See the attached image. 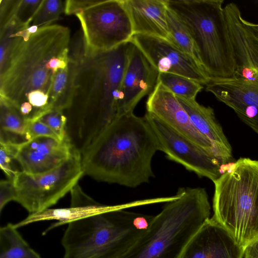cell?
<instances>
[{
    "instance_id": "6da1fadb",
    "label": "cell",
    "mask_w": 258,
    "mask_h": 258,
    "mask_svg": "<svg viewBox=\"0 0 258 258\" xmlns=\"http://www.w3.org/2000/svg\"><path fill=\"white\" fill-rule=\"evenodd\" d=\"M130 41L110 50L80 58L77 88L67 109V135L81 153L119 117L120 87L127 64Z\"/></svg>"
},
{
    "instance_id": "7a4b0ae2",
    "label": "cell",
    "mask_w": 258,
    "mask_h": 258,
    "mask_svg": "<svg viewBox=\"0 0 258 258\" xmlns=\"http://www.w3.org/2000/svg\"><path fill=\"white\" fill-rule=\"evenodd\" d=\"M158 150L145 117L131 112L116 119L81 153L84 175L136 187L154 177L151 163Z\"/></svg>"
},
{
    "instance_id": "3957f363",
    "label": "cell",
    "mask_w": 258,
    "mask_h": 258,
    "mask_svg": "<svg viewBox=\"0 0 258 258\" xmlns=\"http://www.w3.org/2000/svg\"><path fill=\"white\" fill-rule=\"evenodd\" d=\"M15 35L6 66L0 73V96L18 109L31 91L48 94L53 75L47 64L70 49V31L50 25L39 27L28 38Z\"/></svg>"
},
{
    "instance_id": "277c9868",
    "label": "cell",
    "mask_w": 258,
    "mask_h": 258,
    "mask_svg": "<svg viewBox=\"0 0 258 258\" xmlns=\"http://www.w3.org/2000/svg\"><path fill=\"white\" fill-rule=\"evenodd\" d=\"M179 197L167 202L146 231L120 258H180L187 244L210 218L206 189L180 187Z\"/></svg>"
},
{
    "instance_id": "5b68a950",
    "label": "cell",
    "mask_w": 258,
    "mask_h": 258,
    "mask_svg": "<svg viewBox=\"0 0 258 258\" xmlns=\"http://www.w3.org/2000/svg\"><path fill=\"white\" fill-rule=\"evenodd\" d=\"M153 218L119 209L71 222L61 240L63 258H120Z\"/></svg>"
},
{
    "instance_id": "8992f818",
    "label": "cell",
    "mask_w": 258,
    "mask_h": 258,
    "mask_svg": "<svg viewBox=\"0 0 258 258\" xmlns=\"http://www.w3.org/2000/svg\"><path fill=\"white\" fill-rule=\"evenodd\" d=\"M213 182L212 217L244 249L258 240V160L240 158Z\"/></svg>"
},
{
    "instance_id": "52a82bcc",
    "label": "cell",
    "mask_w": 258,
    "mask_h": 258,
    "mask_svg": "<svg viewBox=\"0 0 258 258\" xmlns=\"http://www.w3.org/2000/svg\"><path fill=\"white\" fill-rule=\"evenodd\" d=\"M223 0H166L189 31L210 80L233 78L236 64Z\"/></svg>"
},
{
    "instance_id": "ba28073f",
    "label": "cell",
    "mask_w": 258,
    "mask_h": 258,
    "mask_svg": "<svg viewBox=\"0 0 258 258\" xmlns=\"http://www.w3.org/2000/svg\"><path fill=\"white\" fill-rule=\"evenodd\" d=\"M84 175L80 152L75 149L61 164L47 172H18L14 180L15 201L30 214L50 208L78 184Z\"/></svg>"
},
{
    "instance_id": "9c48e42d",
    "label": "cell",
    "mask_w": 258,
    "mask_h": 258,
    "mask_svg": "<svg viewBox=\"0 0 258 258\" xmlns=\"http://www.w3.org/2000/svg\"><path fill=\"white\" fill-rule=\"evenodd\" d=\"M75 15L82 27L87 54L113 49L130 41L134 35L124 0H101Z\"/></svg>"
},
{
    "instance_id": "30bf717a",
    "label": "cell",
    "mask_w": 258,
    "mask_h": 258,
    "mask_svg": "<svg viewBox=\"0 0 258 258\" xmlns=\"http://www.w3.org/2000/svg\"><path fill=\"white\" fill-rule=\"evenodd\" d=\"M144 117L155 137L158 150L164 152L168 159L213 182L228 169L219 158L174 131L154 115L147 112Z\"/></svg>"
},
{
    "instance_id": "8fae6325",
    "label": "cell",
    "mask_w": 258,
    "mask_h": 258,
    "mask_svg": "<svg viewBox=\"0 0 258 258\" xmlns=\"http://www.w3.org/2000/svg\"><path fill=\"white\" fill-rule=\"evenodd\" d=\"M147 112L150 113L174 131L219 158L226 166L233 163V157L219 150L192 124L187 112L175 95L157 82L146 102Z\"/></svg>"
},
{
    "instance_id": "7c38bea8",
    "label": "cell",
    "mask_w": 258,
    "mask_h": 258,
    "mask_svg": "<svg viewBox=\"0 0 258 258\" xmlns=\"http://www.w3.org/2000/svg\"><path fill=\"white\" fill-rule=\"evenodd\" d=\"M134 43L159 73L180 75L202 85L210 80L203 68L192 57L165 39L143 34H134Z\"/></svg>"
},
{
    "instance_id": "4fadbf2b",
    "label": "cell",
    "mask_w": 258,
    "mask_h": 258,
    "mask_svg": "<svg viewBox=\"0 0 258 258\" xmlns=\"http://www.w3.org/2000/svg\"><path fill=\"white\" fill-rule=\"evenodd\" d=\"M159 74L142 51L130 41L128 62L120 91L119 117L133 112L139 102L152 93Z\"/></svg>"
},
{
    "instance_id": "5bb4252c",
    "label": "cell",
    "mask_w": 258,
    "mask_h": 258,
    "mask_svg": "<svg viewBox=\"0 0 258 258\" xmlns=\"http://www.w3.org/2000/svg\"><path fill=\"white\" fill-rule=\"evenodd\" d=\"M71 194V205L70 207L48 208L41 212L29 214L25 219L14 224L15 227L18 228L37 222L57 220V222L52 224L44 231L43 234H45L58 226L97 214L152 203L151 199H147L117 205H102L85 194L78 184L74 187Z\"/></svg>"
},
{
    "instance_id": "9a60e30c",
    "label": "cell",
    "mask_w": 258,
    "mask_h": 258,
    "mask_svg": "<svg viewBox=\"0 0 258 258\" xmlns=\"http://www.w3.org/2000/svg\"><path fill=\"white\" fill-rule=\"evenodd\" d=\"M75 149L67 135L62 141L40 137L19 144L15 158L22 171L38 174L61 164Z\"/></svg>"
},
{
    "instance_id": "2e32d148",
    "label": "cell",
    "mask_w": 258,
    "mask_h": 258,
    "mask_svg": "<svg viewBox=\"0 0 258 258\" xmlns=\"http://www.w3.org/2000/svg\"><path fill=\"white\" fill-rule=\"evenodd\" d=\"M206 90L232 108L258 135V85L234 77L210 80Z\"/></svg>"
},
{
    "instance_id": "e0dca14e",
    "label": "cell",
    "mask_w": 258,
    "mask_h": 258,
    "mask_svg": "<svg viewBox=\"0 0 258 258\" xmlns=\"http://www.w3.org/2000/svg\"><path fill=\"white\" fill-rule=\"evenodd\" d=\"M243 252L228 231L212 217L190 239L180 258H243Z\"/></svg>"
},
{
    "instance_id": "ac0fdd59",
    "label": "cell",
    "mask_w": 258,
    "mask_h": 258,
    "mask_svg": "<svg viewBox=\"0 0 258 258\" xmlns=\"http://www.w3.org/2000/svg\"><path fill=\"white\" fill-rule=\"evenodd\" d=\"M224 11L236 67L248 68L258 74V36L245 25L235 4H228Z\"/></svg>"
},
{
    "instance_id": "d6986e66",
    "label": "cell",
    "mask_w": 258,
    "mask_h": 258,
    "mask_svg": "<svg viewBox=\"0 0 258 258\" xmlns=\"http://www.w3.org/2000/svg\"><path fill=\"white\" fill-rule=\"evenodd\" d=\"M134 34L161 38L171 42L167 21L166 0H124Z\"/></svg>"
},
{
    "instance_id": "ffe728a7",
    "label": "cell",
    "mask_w": 258,
    "mask_h": 258,
    "mask_svg": "<svg viewBox=\"0 0 258 258\" xmlns=\"http://www.w3.org/2000/svg\"><path fill=\"white\" fill-rule=\"evenodd\" d=\"M82 46L81 39L75 42L69 52L70 61L68 66L58 70L52 76L48 92L49 105L52 110L64 111L72 103L77 88Z\"/></svg>"
},
{
    "instance_id": "44dd1931",
    "label": "cell",
    "mask_w": 258,
    "mask_h": 258,
    "mask_svg": "<svg viewBox=\"0 0 258 258\" xmlns=\"http://www.w3.org/2000/svg\"><path fill=\"white\" fill-rule=\"evenodd\" d=\"M175 96L195 128L222 152L233 157L231 146L215 117L214 109L210 106L206 107L199 104L196 99Z\"/></svg>"
},
{
    "instance_id": "7402d4cb",
    "label": "cell",
    "mask_w": 258,
    "mask_h": 258,
    "mask_svg": "<svg viewBox=\"0 0 258 258\" xmlns=\"http://www.w3.org/2000/svg\"><path fill=\"white\" fill-rule=\"evenodd\" d=\"M0 141L21 144L25 138L27 122L18 109L10 101L0 96Z\"/></svg>"
},
{
    "instance_id": "603a6c76",
    "label": "cell",
    "mask_w": 258,
    "mask_h": 258,
    "mask_svg": "<svg viewBox=\"0 0 258 258\" xmlns=\"http://www.w3.org/2000/svg\"><path fill=\"white\" fill-rule=\"evenodd\" d=\"M0 258H41L23 239L14 224L0 229Z\"/></svg>"
},
{
    "instance_id": "cb8c5ba5",
    "label": "cell",
    "mask_w": 258,
    "mask_h": 258,
    "mask_svg": "<svg viewBox=\"0 0 258 258\" xmlns=\"http://www.w3.org/2000/svg\"><path fill=\"white\" fill-rule=\"evenodd\" d=\"M166 15L171 42L192 57L202 66L195 44L187 27L168 7Z\"/></svg>"
},
{
    "instance_id": "d4e9b609",
    "label": "cell",
    "mask_w": 258,
    "mask_h": 258,
    "mask_svg": "<svg viewBox=\"0 0 258 258\" xmlns=\"http://www.w3.org/2000/svg\"><path fill=\"white\" fill-rule=\"evenodd\" d=\"M175 96L196 99L203 88L199 82L188 78L172 73H159L158 81Z\"/></svg>"
},
{
    "instance_id": "484cf974",
    "label": "cell",
    "mask_w": 258,
    "mask_h": 258,
    "mask_svg": "<svg viewBox=\"0 0 258 258\" xmlns=\"http://www.w3.org/2000/svg\"><path fill=\"white\" fill-rule=\"evenodd\" d=\"M65 1L43 0L32 21V26L38 27L50 25L64 12Z\"/></svg>"
},
{
    "instance_id": "4316f807",
    "label": "cell",
    "mask_w": 258,
    "mask_h": 258,
    "mask_svg": "<svg viewBox=\"0 0 258 258\" xmlns=\"http://www.w3.org/2000/svg\"><path fill=\"white\" fill-rule=\"evenodd\" d=\"M18 145L9 142L0 141L1 168L8 179L11 180H14L18 172L22 171L16 167V163H18L15 156Z\"/></svg>"
},
{
    "instance_id": "83f0119b",
    "label": "cell",
    "mask_w": 258,
    "mask_h": 258,
    "mask_svg": "<svg viewBox=\"0 0 258 258\" xmlns=\"http://www.w3.org/2000/svg\"><path fill=\"white\" fill-rule=\"evenodd\" d=\"M42 1L17 0L12 20H15L24 27H29Z\"/></svg>"
},
{
    "instance_id": "f1b7e54d",
    "label": "cell",
    "mask_w": 258,
    "mask_h": 258,
    "mask_svg": "<svg viewBox=\"0 0 258 258\" xmlns=\"http://www.w3.org/2000/svg\"><path fill=\"white\" fill-rule=\"evenodd\" d=\"M38 120L48 126L57 136L59 140L62 141L67 135L66 127L67 117L63 111L51 110Z\"/></svg>"
},
{
    "instance_id": "f546056e",
    "label": "cell",
    "mask_w": 258,
    "mask_h": 258,
    "mask_svg": "<svg viewBox=\"0 0 258 258\" xmlns=\"http://www.w3.org/2000/svg\"><path fill=\"white\" fill-rule=\"evenodd\" d=\"M40 137H51L59 140L56 134L39 120L27 122L25 131L26 140L29 141Z\"/></svg>"
},
{
    "instance_id": "4dcf8cb0",
    "label": "cell",
    "mask_w": 258,
    "mask_h": 258,
    "mask_svg": "<svg viewBox=\"0 0 258 258\" xmlns=\"http://www.w3.org/2000/svg\"><path fill=\"white\" fill-rule=\"evenodd\" d=\"M16 190L13 180H1L0 181V211L6 204L12 201H15Z\"/></svg>"
},
{
    "instance_id": "1f68e13d",
    "label": "cell",
    "mask_w": 258,
    "mask_h": 258,
    "mask_svg": "<svg viewBox=\"0 0 258 258\" xmlns=\"http://www.w3.org/2000/svg\"><path fill=\"white\" fill-rule=\"evenodd\" d=\"M99 1H75L67 0L65 1L64 13L66 15L77 14L95 5Z\"/></svg>"
},
{
    "instance_id": "d6a6232c",
    "label": "cell",
    "mask_w": 258,
    "mask_h": 258,
    "mask_svg": "<svg viewBox=\"0 0 258 258\" xmlns=\"http://www.w3.org/2000/svg\"><path fill=\"white\" fill-rule=\"evenodd\" d=\"M243 258H258V240L244 249Z\"/></svg>"
},
{
    "instance_id": "836d02e7",
    "label": "cell",
    "mask_w": 258,
    "mask_h": 258,
    "mask_svg": "<svg viewBox=\"0 0 258 258\" xmlns=\"http://www.w3.org/2000/svg\"><path fill=\"white\" fill-rule=\"evenodd\" d=\"M244 22L245 25L258 36V24H255L247 21L244 19Z\"/></svg>"
}]
</instances>
